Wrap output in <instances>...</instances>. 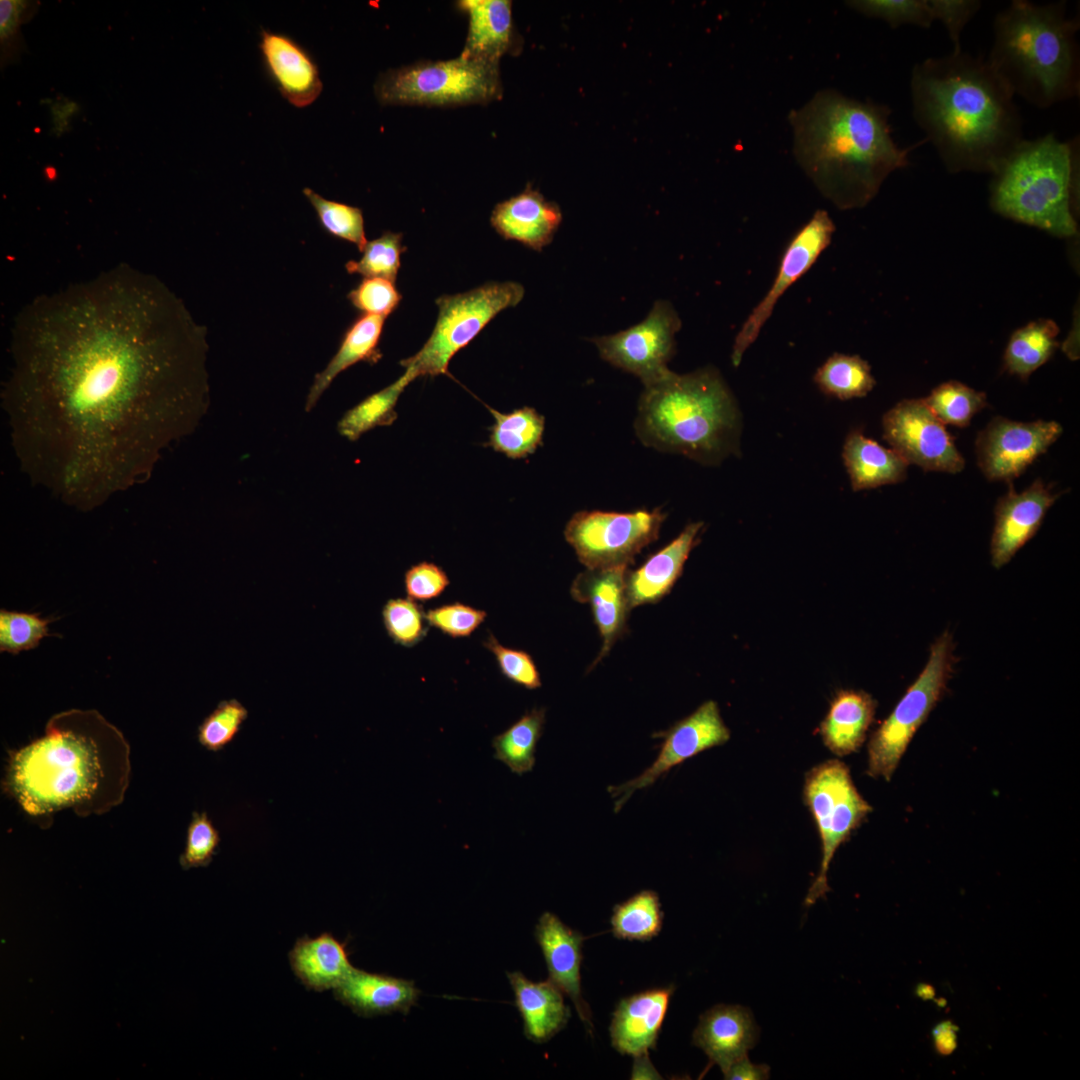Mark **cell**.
<instances>
[{
  "label": "cell",
  "instance_id": "cell-1",
  "mask_svg": "<svg viewBox=\"0 0 1080 1080\" xmlns=\"http://www.w3.org/2000/svg\"><path fill=\"white\" fill-rule=\"evenodd\" d=\"M207 350L184 303L130 266L38 297L2 396L22 470L82 510L140 483L205 414Z\"/></svg>",
  "mask_w": 1080,
  "mask_h": 1080
},
{
  "label": "cell",
  "instance_id": "cell-2",
  "mask_svg": "<svg viewBox=\"0 0 1080 1080\" xmlns=\"http://www.w3.org/2000/svg\"><path fill=\"white\" fill-rule=\"evenodd\" d=\"M131 776L130 745L95 709L52 715L44 734L9 755L6 793L31 818L68 809L102 815L121 804Z\"/></svg>",
  "mask_w": 1080,
  "mask_h": 1080
},
{
  "label": "cell",
  "instance_id": "cell-3",
  "mask_svg": "<svg viewBox=\"0 0 1080 1080\" xmlns=\"http://www.w3.org/2000/svg\"><path fill=\"white\" fill-rule=\"evenodd\" d=\"M913 117L950 172L993 173L1024 139L1014 93L987 59L962 50L917 63Z\"/></svg>",
  "mask_w": 1080,
  "mask_h": 1080
},
{
  "label": "cell",
  "instance_id": "cell-4",
  "mask_svg": "<svg viewBox=\"0 0 1080 1080\" xmlns=\"http://www.w3.org/2000/svg\"><path fill=\"white\" fill-rule=\"evenodd\" d=\"M891 109L823 89L788 114L796 162L819 192L842 210L875 197L886 177L909 165L912 150L892 137Z\"/></svg>",
  "mask_w": 1080,
  "mask_h": 1080
},
{
  "label": "cell",
  "instance_id": "cell-5",
  "mask_svg": "<svg viewBox=\"0 0 1080 1080\" xmlns=\"http://www.w3.org/2000/svg\"><path fill=\"white\" fill-rule=\"evenodd\" d=\"M1066 9L1064 1L1040 5L1014 0L994 20L988 63L1014 95L1039 108L1080 91V22Z\"/></svg>",
  "mask_w": 1080,
  "mask_h": 1080
},
{
  "label": "cell",
  "instance_id": "cell-6",
  "mask_svg": "<svg viewBox=\"0 0 1080 1080\" xmlns=\"http://www.w3.org/2000/svg\"><path fill=\"white\" fill-rule=\"evenodd\" d=\"M740 418L720 373L705 367L687 374L670 371L644 387L634 427L648 447L715 464L736 453Z\"/></svg>",
  "mask_w": 1080,
  "mask_h": 1080
},
{
  "label": "cell",
  "instance_id": "cell-7",
  "mask_svg": "<svg viewBox=\"0 0 1080 1080\" xmlns=\"http://www.w3.org/2000/svg\"><path fill=\"white\" fill-rule=\"evenodd\" d=\"M1078 164V138L1062 141L1048 133L1023 139L993 172L991 206L1004 217L1052 235L1074 236Z\"/></svg>",
  "mask_w": 1080,
  "mask_h": 1080
},
{
  "label": "cell",
  "instance_id": "cell-8",
  "mask_svg": "<svg viewBox=\"0 0 1080 1080\" xmlns=\"http://www.w3.org/2000/svg\"><path fill=\"white\" fill-rule=\"evenodd\" d=\"M374 90L382 105L488 103L502 93L498 62L463 54L388 70L379 76Z\"/></svg>",
  "mask_w": 1080,
  "mask_h": 1080
},
{
  "label": "cell",
  "instance_id": "cell-9",
  "mask_svg": "<svg viewBox=\"0 0 1080 1080\" xmlns=\"http://www.w3.org/2000/svg\"><path fill=\"white\" fill-rule=\"evenodd\" d=\"M517 282H492L436 300L438 318L435 327L413 356L400 363L415 379L448 373L451 358L502 310L516 306L524 296Z\"/></svg>",
  "mask_w": 1080,
  "mask_h": 1080
},
{
  "label": "cell",
  "instance_id": "cell-10",
  "mask_svg": "<svg viewBox=\"0 0 1080 1080\" xmlns=\"http://www.w3.org/2000/svg\"><path fill=\"white\" fill-rule=\"evenodd\" d=\"M954 646L949 631L934 641L924 669L872 733L868 743L867 774L870 777L891 780L914 734L947 689L956 663Z\"/></svg>",
  "mask_w": 1080,
  "mask_h": 1080
},
{
  "label": "cell",
  "instance_id": "cell-11",
  "mask_svg": "<svg viewBox=\"0 0 1080 1080\" xmlns=\"http://www.w3.org/2000/svg\"><path fill=\"white\" fill-rule=\"evenodd\" d=\"M803 798L816 823L822 850L819 873L805 898V905L811 906L830 890L827 874L836 850L872 807L858 792L847 765L838 759L824 761L808 771Z\"/></svg>",
  "mask_w": 1080,
  "mask_h": 1080
},
{
  "label": "cell",
  "instance_id": "cell-12",
  "mask_svg": "<svg viewBox=\"0 0 1080 1080\" xmlns=\"http://www.w3.org/2000/svg\"><path fill=\"white\" fill-rule=\"evenodd\" d=\"M664 519L660 510L579 511L568 521L564 537L587 569L628 566L658 538Z\"/></svg>",
  "mask_w": 1080,
  "mask_h": 1080
},
{
  "label": "cell",
  "instance_id": "cell-13",
  "mask_svg": "<svg viewBox=\"0 0 1080 1080\" xmlns=\"http://www.w3.org/2000/svg\"><path fill=\"white\" fill-rule=\"evenodd\" d=\"M681 320L669 301L658 300L640 323L612 335L592 339L602 359L637 376L644 387L671 371L667 363L675 353V335Z\"/></svg>",
  "mask_w": 1080,
  "mask_h": 1080
},
{
  "label": "cell",
  "instance_id": "cell-14",
  "mask_svg": "<svg viewBox=\"0 0 1080 1080\" xmlns=\"http://www.w3.org/2000/svg\"><path fill=\"white\" fill-rule=\"evenodd\" d=\"M883 437L908 464L926 471L958 473L965 460L945 424L923 399H904L883 416Z\"/></svg>",
  "mask_w": 1080,
  "mask_h": 1080
},
{
  "label": "cell",
  "instance_id": "cell-15",
  "mask_svg": "<svg viewBox=\"0 0 1080 1080\" xmlns=\"http://www.w3.org/2000/svg\"><path fill=\"white\" fill-rule=\"evenodd\" d=\"M655 736L663 739L655 761L639 776L623 784L608 787V792L615 799L614 811L616 813L635 791L650 787L661 776L687 759L725 744L730 739V730L720 715L717 703L708 700L692 714L676 722L668 730L656 733Z\"/></svg>",
  "mask_w": 1080,
  "mask_h": 1080
},
{
  "label": "cell",
  "instance_id": "cell-16",
  "mask_svg": "<svg viewBox=\"0 0 1080 1080\" xmlns=\"http://www.w3.org/2000/svg\"><path fill=\"white\" fill-rule=\"evenodd\" d=\"M834 232L835 224L828 212L818 209L790 239L770 289L752 309L735 337L731 354L734 366L740 364L745 351L756 341L781 296L829 246Z\"/></svg>",
  "mask_w": 1080,
  "mask_h": 1080
},
{
  "label": "cell",
  "instance_id": "cell-17",
  "mask_svg": "<svg viewBox=\"0 0 1080 1080\" xmlns=\"http://www.w3.org/2000/svg\"><path fill=\"white\" fill-rule=\"evenodd\" d=\"M1061 433L1062 426L1055 421L994 417L976 438L978 466L988 480L1011 482L1046 453Z\"/></svg>",
  "mask_w": 1080,
  "mask_h": 1080
},
{
  "label": "cell",
  "instance_id": "cell-18",
  "mask_svg": "<svg viewBox=\"0 0 1080 1080\" xmlns=\"http://www.w3.org/2000/svg\"><path fill=\"white\" fill-rule=\"evenodd\" d=\"M1051 486L1035 480L1021 493L1010 482L1008 492L995 507L990 554L993 567L1006 565L1036 534L1048 509L1059 497Z\"/></svg>",
  "mask_w": 1080,
  "mask_h": 1080
},
{
  "label": "cell",
  "instance_id": "cell-19",
  "mask_svg": "<svg viewBox=\"0 0 1080 1080\" xmlns=\"http://www.w3.org/2000/svg\"><path fill=\"white\" fill-rule=\"evenodd\" d=\"M259 49L268 77L291 105L304 108L319 97V68L302 45L286 34L262 29Z\"/></svg>",
  "mask_w": 1080,
  "mask_h": 1080
},
{
  "label": "cell",
  "instance_id": "cell-20",
  "mask_svg": "<svg viewBox=\"0 0 1080 1080\" xmlns=\"http://www.w3.org/2000/svg\"><path fill=\"white\" fill-rule=\"evenodd\" d=\"M535 936L546 961L549 980L570 997L586 1029L592 1032L591 1013L582 997L580 983L583 935L553 913L545 912L538 920Z\"/></svg>",
  "mask_w": 1080,
  "mask_h": 1080
},
{
  "label": "cell",
  "instance_id": "cell-21",
  "mask_svg": "<svg viewBox=\"0 0 1080 1080\" xmlns=\"http://www.w3.org/2000/svg\"><path fill=\"white\" fill-rule=\"evenodd\" d=\"M759 1028L750 1009L741 1005L713 1006L700 1016L692 1043L724 1073L748 1055L758 1041Z\"/></svg>",
  "mask_w": 1080,
  "mask_h": 1080
},
{
  "label": "cell",
  "instance_id": "cell-22",
  "mask_svg": "<svg viewBox=\"0 0 1080 1080\" xmlns=\"http://www.w3.org/2000/svg\"><path fill=\"white\" fill-rule=\"evenodd\" d=\"M674 989L673 985L654 988L618 1003L609 1031L619 1053L635 1057L655 1048Z\"/></svg>",
  "mask_w": 1080,
  "mask_h": 1080
},
{
  "label": "cell",
  "instance_id": "cell-23",
  "mask_svg": "<svg viewBox=\"0 0 1080 1080\" xmlns=\"http://www.w3.org/2000/svg\"><path fill=\"white\" fill-rule=\"evenodd\" d=\"M627 566L587 569L577 575L571 586L573 598L591 606L603 644L596 663L611 649L623 632L628 607L626 595Z\"/></svg>",
  "mask_w": 1080,
  "mask_h": 1080
},
{
  "label": "cell",
  "instance_id": "cell-24",
  "mask_svg": "<svg viewBox=\"0 0 1080 1080\" xmlns=\"http://www.w3.org/2000/svg\"><path fill=\"white\" fill-rule=\"evenodd\" d=\"M562 213L528 185L523 192L497 204L491 215L493 228L505 239L516 240L541 251L553 240Z\"/></svg>",
  "mask_w": 1080,
  "mask_h": 1080
},
{
  "label": "cell",
  "instance_id": "cell-25",
  "mask_svg": "<svg viewBox=\"0 0 1080 1080\" xmlns=\"http://www.w3.org/2000/svg\"><path fill=\"white\" fill-rule=\"evenodd\" d=\"M703 522L687 525L667 546L650 556L645 563L626 575V595L629 609L656 603L673 587L680 577L691 550L698 543Z\"/></svg>",
  "mask_w": 1080,
  "mask_h": 1080
},
{
  "label": "cell",
  "instance_id": "cell-26",
  "mask_svg": "<svg viewBox=\"0 0 1080 1080\" xmlns=\"http://www.w3.org/2000/svg\"><path fill=\"white\" fill-rule=\"evenodd\" d=\"M334 996L355 1013L371 1017L394 1012L407 1013L417 1002L419 990L413 981L355 968L334 989Z\"/></svg>",
  "mask_w": 1080,
  "mask_h": 1080
},
{
  "label": "cell",
  "instance_id": "cell-27",
  "mask_svg": "<svg viewBox=\"0 0 1080 1080\" xmlns=\"http://www.w3.org/2000/svg\"><path fill=\"white\" fill-rule=\"evenodd\" d=\"M528 1039L543 1043L562 1030L570 1017L561 990L550 980L533 982L521 972L507 973Z\"/></svg>",
  "mask_w": 1080,
  "mask_h": 1080
},
{
  "label": "cell",
  "instance_id": "cell-28",
  "mask_svg": "<svg viewBox=\"0 0 1080 1080\" xmlns=\"http://www.w3.org/2000/svg\"><path fill=\"white\" fill-rule=\"evenodd\" d=\"M288 958L295 976L315 991L334 990L355 969L345 944L329 933L298 939Z\"/></svg>",
  "mask_w": 1080,
  "mask_h": 1080
},
{
  "label": "cell",
  "instance_id": "cell-29",
  "mask_svg": "<svg viewBox=\"0 0 1080 1080\" xmlns=\"http://www.w3.org/2000/svg\"><path fill=\"white\" fill-rule=\"evenodd\" d=\"M876 711V701L862 690H840L820 724L824 745L837 756L859 750Z\"/></svg>",
  "mask_w": 1080,
  "mask_h": 1080
},
{
  "label": "cell",
  "instance_id": "cell-30",
  "mask_svg": "<svg viewBox=\"0 0 1080 1080\" xmlns=\"http://www.w3.org/2000/svg\"><path fill=\"white\" fill-rule=\"evenodd\" d=\"M469 29L461 54L499 62L514 45L512 3L508 0H461Z\"/></svg>",
  "mask_w": 1080,
  "mask_h": 1080
},
{
  "label": "cell",
  "instance_id": "cell-31",
  "mask_svg": "<svg viewBox=\"0 0 1080 1080\" xmlns=\"http://www.w3.org/2000/svg\"><path fill=\"white\" fill-rule=\"evenodd\" d=\"M842 457L854 491L899 483L906 478L909 465L894 449L857 430L846 437Z\"/></svg>",
  "mask_w": 1080,
  "mask_h": 1080
},
{
  "label": "cell",
  "instance_id": "cell-32",
  "mask_svg": "<svg viewBox=\"0 0 1080 1080\" xmlns=\"http://www.w3.org/2000/svg\"><path fill=\"white\" fill-rule=\"evenodd\" d=\"M385 317L363 314L345 331L340 346L327 366L315 375L309 389L305 410L311 411L333 380L348 367L360 361L376 363L381 358L378 344Z\"/></svg>",
  "mask_w": 1080,
  "mask_h": 1080
},
{
  "label": "cell",
  "instance_id": "cell-33",
  "mask_svg": "<svg viewBox=\"0 0 1080 1080\" xmlns=\"http://www.w3.org/2000/svg\"><path fill=\"white\" fill-rule=\"evenodd\" d=\"M1059 328L1050 319H1039L1016 330L1004 353V367L1012 375L1027 379L1055 352Z\"/></svg>",
  "mask_w": 1080,
  "mask_h": 1080
},
{
  "label": "cell",
  "instance_id": "cell-34",
  "mask_svg": "<svg viewBox=\"0 0 1080 1080\" xmlns=\"http://www.w3.org/2000/svg\"><path fill=\"white\" fill-rule=\"evenodd\" d=\"M488 409L495 422L487 445L495 451L519 459L533 454L542 444L545 419L535 409L523 407L511 413Z\"/></svg>",
  "mask_w": 1080,
  "mask_h": 1080
},
{
  "label": "cell",
  "instance_id": "cell-35",
  "mask_svg": "<svg viewBox=\"0 0 1080 1080\" xmlns=\"http://www.w3.org/2000/svg\"><path fill=\"white\" fill-rule=\"evenodd\" d=\"M414 379L415 377L405 370L395 382L348 410L338 422L339 433L348 440L355 441L375 427L391 425L397 418L395 406L399 396Z\"/></svg>",
  "mask_w": 1080,
  "mask_h": 1080
},
{
  "label": "cell",
  "instance_id": "cell-36",
  "mask_svg": "<svg viewBox=\"0 0 1080 1080\" xmlns=\"http://www.w3.org/2000/svg\"><path fill=\"white\" fill-rule=\"evenodd\" d=\"M545 723V709L533 708L507 730L495 736L494 757L518 774L530 772L535 764V752Z\"/></svg>",
  "mask_w": 1080,
  "mask_h": 1080
},
{
  "label": "cell",
  "instance_id": "cell-37",
  "mask_svg": "<svg viewBox=\"0 0 1080 1080\" xmlns=\"http://www.w3.org/2000/svg\"><path fill=\"white\" fill-rule=\"evenodd\" d=\"M814 382L824 394L839 400L864 397L876 384L867 361L842 353L832 354L816 370Z\"/></svg>",
  "mask_w": 1080,
  "mask_h": 1080
},
{
  "label": "cell",
  "instance_id": "cell-38",
  "mask_svg": "<svg viewBox=\"0 0 1080 1080\" xmlns=\"http://www.w3.org/2000/svg\"><path fill=\"white\" fill-rule=\"evenodd\" d=\"M663 912L658 894L643 890L617 904L611 917L612 932L624 940L647 941L662 928Z\"/></svg>",
  "mask_w": 1080,
  "mask_h": 1080
},
{
  "label": "cell",
  "instance_id": "cell-39",
  "mask_svg": "<svg viewBox=\"0 0 1080 1080\" xmlns=\"http://www.w3.org/2000/svg\"><path fill=\"white\" fill-rule=\"evenodd\" d=\"M923 400L941 422L961 428L968 426L974 415L987 406L984 392L959 381L938 385Z\"/></svg>",
  "mask_w": 1080,
  "mask_h": 1080
},
{
  "label": "cell",
  "instance_id": "cell-40",
  "mask_svg": "<svg viewBox=\"0 0 1080 1080\" xmlns=\"http://www.w3.org/2000/svg\"><path fill=\"white\" fill-rule=\"evenodd\" d=\"M303 194L314 208L321 227L331 236L351 242L362 252L366 240L362 210L345 203L328 200L311 188Z\"/></svg>",
  "mask_w": 1080,
  "mask_h": 1080
},
{
  "label": "cell",
  "instance_id": "cell-41",
  "mask_svg": "<svg viewBox=\"0 0 1080 1080\" xmlns=\"http://www.w3.org/2000/svg\"><path fill=\"white\" fill-rule=\"evenodd\" d=\"M402 234L384 232L377 239L368 241L359 260H350L345 268L350 274H359L364 278H383L395 283L401 254L406 250L402 246Z\"/></svg>",
  "mask_w": 1080,
  "mask_h": 1080
},
{
  "label": "cell",
  "instance_id": "cell-42",
  "mask_svg": "<svg viewBox=\"0 0 1080 1080\" xmlns=\"http://www.w3.org/2000/svg\"><path fill=\"white\" fill-rule=\"evenodd\" d=\"M53 620L39 613L1 609L0 651L16 655L36 648L43 638L52 635L49 624Z\"/></svg>",
  "mask_w": 1080,
  "mask_h": 1080
},
{
  "label": "cell",
  "instance_id": "cell-43",
  "mask_svg": "<svg viewBox=\"0 0 1080 1080\" xmlns=\"http://www.w3.org/2000/svg\"><path fill=\"white\" fill-rule=\"evenodd\" d=\"M845 4L864 16L885 21L891 28L904 24L929 28L934 21L930 0H851Z\"/></svg>",
  "mask_w": 1080,
  "mask_h": 1080
},
{
  "label": "cell",
  "instance_id": "cell-44",
  "mask_svg": "<svg viewBox=\"0 0 1080 1080\" xmlns=\"http://www.w3.org/2000/svg\"><path fill=\"white\" fill-rule=\"evenodd\" d=\"M382 620L390 639L404 647L415 646L428 632L426 613L410 598L387 600L382 608Z\"/></svg>",
  "mask_w": 1080,
  "mask_h": 1080
},
{
  "label": "cell",
  "instance_id": "cell-45",
  "mask_svg": "<svg viewBox=\"0 0 1080 1080\" xmlns=\"http://www.w3.org/2000/svg\"><path fill=\"white\" fill-rule=\"evenodd\" d=\"M247 717V708L238 700L219 702L198 728L199 743L210 751L223 749L235 738Z\"/></svg>",
  "mask_w": 1080,
  "mask_h": 1080
},
{
  "label": "cell",
  "instance_id": "cell-46",
  "mask_svg": "<svg viewBox=\"0 0 1080 1080\" xmlns=\"http://www.w3.org/2000/svg\"><path fill=\"white\" fill-rule=\"evenodd\" d=\"M483 645L494 655L500 672L505 678L527 689H537L541 686L539 671L529 653L502 645L491 633Z\"/></svg>",
  "mask_w": 1080,
  "mask_h": 1080
},
{
  "label": "cell",
  "instance_id": "cell-47",
  "mask_svg": "<svg viewBox=\"0 0 1080 1080\" xmlns=\"http://www.w3.org/2000/svg\"><path fill=\"white\" fill-rule=\"evenodd\" d=\"M219 834L206 812H194L187 829L186 845L179 858L183 869L207 866L216 852Z\"/></svg>",
  "mask_w": 1080,
  "mask_h": 1080
},
{
  "label": "cell",
  "instance_id": "cell-48",
  "mask_svg": "<svg viewBox=\"0 0 1080 1080\" xmlns=\"http://www.w3.org/2000/svg\"><path fill=\"white\" fill-rule=\"evenodd\" d=\"M487 613L464 603L444 604L426 612V620L451 638L469 637L486 619Z\"/></svg>",
  "mask_w": 1080,
  "mask_h": 1080
},
{
  "label": "cell",
  "instance_id": "cell-49",
  "mask_svg": "<svg viewBox=\"0 0 1080 1080\" xmlns=\"http://www.w3.org/2000/svg\"><path fill=\"white\" fill-rule=\"evenodd\" d=\"M347 297L351 304L364 314L385 318L401 301V294L394 282L383 278H364Z\"/></svg>",
  "mask_w": 1080,
  "mask_h": 1080
},
{
  "label": "cell",
  "instance_id": "cell-50",
  "mask_svg": "<svg viewBox=\"0 0 1080 1080\" xmlns=\"http://www.w3.org/2000/svg\"><path fill=\"white\" fill-rule=\"evenodd\" d=\"M447 573L433 562L423 561L411 566L404 575V587L408 598L428 601L439 597L449 586Z\"/></svg>",
  "mask_w": 1080,
  "mask_h": 1080
},
{
  "label": "cell",
  "instance_id": "cell-51",
  "mask_svg": "<svg viewBox=\"0 0 1080 1080\" xmlns=\"http://www.w3.org/2000/svg\"><path fill=\"white\" fill-rule=\"evenodd\" d=\"M934 20L940 21L953 42V52L961 51L960 36L963 28L981 7L978 0H930Z\"/></svg>",
  "mask_w": 1080,
  "mask_h": 1080
},
{
  "label": "cell",
  "instance_id": "cell-52",
  "mask_svg": "<svg viewBox=\"0 0 1080 1080\" xmlns=\"http://www.w3.org/2000/svg\"><path fill=\"white\" fill-rule=\"evenodd\" d=\"M35 6L28 1L19 0H1L0 2V35L2 53L7 50L8 45H12L15 39H19V27L28 18L31 10L30 8Z\"/></svg>",
  "mask_w": 1080,
  "mask_h": 1080
},
{
  "label": "cell",
  "instance_id": "cell-53",
  "mask_svg": "<svg viewBox=\"0 0 1080 1080\" xmlns=\"http://www.w3.org/2000/svg\"><path fill=\"white\" fill-rule=\"evenodd\" d=\"M728 1080H766L770 1077V1067L766 1064H753L748 1055L734 1062L724 1073Z\"/></svg>",
  "mask_w": 1080,
  "mask_h": 1080
},
{
  "label": "cell",
  "instance_id": "cell-54",
  "mask_svg": "<svg viewBox=\"0 0 1080 1080\" xmlns=\"http://www.w3.org/2000/svg\"><path fill=\"white\" fill-rule=\"evenodd\" d=\"M632 1079H661L659 1073L651 1064L648 1053L635 1056Z\"/></svg>",
  "mask_w": 1080,
  "mask_h": 1080
},
{
  "label": "cell",
  "instance_id": "cell-55",
  "mask_svg": "<svg viewBox=\"0 0 1080 1080\" xmlns=\"http://www.w3.org/2000/svg\"><path fill=\"white\" fill-rule=\"evenodd\" d=\"M45 174L50 179H54L56 177V174H57L56 169L53 166L48 165V166L45 167Z\"/></svg>",
  "mask_w": 1080,
  "mask_h": 1080
}]
</instances>
